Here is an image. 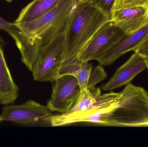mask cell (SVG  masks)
Listing matches in <instances>:
<instances>
[{
    "label": "cell",
    "instance_id": "obj_22",
    "mask_svg": "<svg viewBox=\"0 0 148 147\" xmlns=\"http://www.w3.org/2000/svg\"><path fill=\"white\" fill-rule=\"evenodd\" d=\"M5 1L8 2H11L12 1V0H5Z\"/></svg>",
    "mask_w": 148,
    "mask_h": 147
},
{
    "label": "cell",
    "instance_id": "obj_20",
    "mask_svg": "<svg viewBox=\"0 0 148 147\" xmlns=\"http://www.w3.org/2000/svg\"><path fill=\"white\" fill-rule=\"evenodd\" d=\"M146 61H147V69L148 70V58H146Z\"/></svg>",
    "mask_w": 148,
    "mask_h": 147
},
{
    "label": "cell",
    "instance_id": "obj_18",
    "mask_svg": "<svg viewBox=\"0 0 148 147\" xmlns=\"http://www.w3.org/2000/svg\"><path fill=\"white\" fill-rule=\"evenodd\" d=\"M134 51L136 52L144 58H148V33L136 46Z\"/></svg>",
    "mask_w": 148,
    "mask_h": 147
},
{
    "label": "cell",
    "instance_id": "obj_2",
    "mask_svg": "<svg viewBox=\"0 0 148 147\" xmlns=\"http://www.w3.org/2000/svg\"><path fill=\"white\" fill-rule=\"evenodd\" d=\"M65 25L53 28L36 37L38 50L32 70L39 82H50L60 76L65 55Z\"/></svg>",
    "mask_w": 148,
    "mask_h": 147
},
{
    "label": "cell",
    "instance_id": "obj_16",
    "mask_svg": "<svg viewBox=\"0 0 148 147\" xmlns=\"http://www.w3.org/2000/svg\"><path fill=\"white\" fill-rule=\"evenodd\" d=\"M147 1V0H116L112 11L125 8L146 7Z\"/></svg>",
    "mask_w": 148,
    "mask_h": 147
},
{
    "label": "cell",
    "instance_id": "obj_1",
    "mask_svg": "<svg viewBox=\"0 0 148 147\" xmlns=\"http://www.w3.org/2000/svg\"><path fill=\"white\" fill-rule=\"evenodd\" d=\"M110 20V16L91 3L78 1L72 9L65 24V51L62 66L79 61L77 56L86 44Z\"/></svg>",
    "mask_w": 148,
    "mask_h": 147
},
{
    "label": "cell",
    "instance_id": "obj_7",
    "mask_svg": "<svg viewBox=\"0 0 148 147\" xmlns=\"http://www.w3.org/2000/svg\"><path fill=\"white\" fill-rule=\"evenodd\" d=\"M111 20L126 35H130L148 25V9L145 7L115 9L111 13Z\"/></svg>",
    "mask_w": 148,
    "mask_h": 147
},
{
    "label": "cell",
    "instance_id": "obj_11",
    "mask_svg": "<svg viewBox=\"0 0 148 147\" xmlns=\"http://www.w3.org/2000/svg\"><path fill=\"white\" fill-rule=\"evenodd\" d=\"M60 1L34 0L22 9L14 23H23L35 20L54 7Z\"/></svg>",
    "mask_w": 148,
    "mask_h": 147
},
{
    "label": "cell",
    "instance_id": "obj_13",
    "mask_svg": "<svg viewBox=\"0 0 148 147\" xmlns=\"http://www.w3.org/2000/svg\"><path fill=\"white\" fill-rule=\"evenodd\" d=\"M101 92L100 88L95 87L81 91L75 104L68 113L89 109L96 102L97 97Z\"/></svg>",
    "mask_w": 148,
    "mask_h": 147
},
{
    "label": "cell",
    "instance_id": "obj_9",
    "mask_svg": "<svg viewBox=\"0 0 148 147\" xmlns=\"http://www.w3.org/2000/svg\"><path fill=\"white\" fill-rule=\"evenodd\" d=\"M148 33V25L133 34L126 35L97 60L99 65L102 66L110 65L123 55L129 52L134 51Z\"/></svg>",
    "mask_w": 148,
    "mask_h": 147
},
{
    "label": "cell",
    "instance_id": "obj_17",
    "mask_svg": "<svg viewBox=\"0 0 148 147\" xmlns=\"http://www.w3.org/2000/svg\"><path fill=\"white\" fill-rule=\"evenodd\" d=\"M116 0H93L91 3L102 12L111 17Z\"/></svg>",
    "mask_w": 148,
    "mask_h": 147
},
{
    "label": "cell",
    "instance_id": "obj_14",
    "mask_svg": "<svg viewBox=\"0 0 148 147\" xmlns=\"http://www.w3.org/2000/svg\"><path fill=\"white\" fill-rule=\"evenodd\" d=\"M93 67L88 62L85 61L82 63V66L75 77L78 82L81 91L87 89L88 81Z\"/></svg>",
    "mask_w": 148,
    "mask_h": 147
},
{
    "label": "cell",
    "instance_id": "obj_3",
    "mask_svg": "<svg viewBox=\"0 0 148 147\" xmlns=\"http://www.w3.org/2000/svg\"><path fill=\"white\" fill-rule=\"evenodd\" d=\"M53 114L47 106L34 100L20 105H5L0 114V122L9 121L24 126L40 125L49 122Z\"/></svg>",
    "mask_w": 148,
    "mask_h": 147
},
{
    "label": "cell",
    "instance_id": "obj_6",
    "mask_svg": "<svg viewBox=\"0 0 148 147\" xmlns=\"http://www.w3.org/2000/svg\"><path fill=\"white\" fill-rule=\"evenodd\" d=\"M53 89L47 106L52 112L68 113L81 91L78 82L73 76H59L52 81Z\"/></svg>",
    "mask_w": 148,
    "mask_h": 147
},
{
    "label": "cell",
    "instance_id": "obj_19",
    "mask_svg": "<svg viewBox=\"0 0 148 147\" xmlns=\"http://www.w3.org/2000/svg\"><path fill=\"white\" fill-rule=\"evenodd\" d=\"M93 0H79V1L82 2H90L93 1Z\"/></svg>",
    "mask_w": 148,
    "mask_h": 147
},
{
    "label": "cell",
    "instance_id": "obj_8",
    "mask_svg": "<svg viewBox=\"0 0 148 147\" xmlns=\"http://www.w3.org/2000/svg\"><path fill=\"white\" fill-rule=\"evenodd\" d=\"M147 68L146 58L134 52L128 60L116 70L110 79L103 85L102 89L109 91L126 85Z\"/></svg>",
    "mask_w": 148,
    "mask_h": 147
},
{
    "label": "cell",
    "instance_id": "obj_4",
    "mask_svg": "<svg viewBox=\"0 0 148 147\" xmlns=\"http://www.w3.org/2000/svg\"><path fill=\"white\" fill-rule=\"evenodd\" d=\"M126 35L111 20L104 24L86 44L77 56L83 62L101 58Z\"/></svg>",
    "mask_w": 148,
    "mask_h": 147
},
{
    "label": "cell",
    "instance_id": "obj_5",
    "mask_svg": "<svg viewBox=\"0 0 148 147\" xmlns=\"http://www.w3.org/2000/svg\"><path fill=\"white\" fill-rule=\"evenodd\" d=\"M78 1L60 0L54 7L38 18L16 24L26 34L37 37L50 28L65 25L72 9Z\"/></svg>",
    "mask_w": 148,
    "mask_h": 147
},
{
    "label": "cell",
    "instance_id": "obj_10",
    "mask_svg": "<svg viewBox=\"0 0 148 147\" xmlns=\"http://www.w3.org/2000/svg\"><path fill=\"white\" fill-rule=\"evenodd\" d=\"M18 90L5 60L0 36V104L5 106L14 103L18 98Z\"/></svg>",
    "mask_w": 148,
    "mask_h": 147
},
{
    "label": "cell",
    "instance_id": "obj_12",
    "mask_svg": "<svg viewBox=\"0 0 148 147\" xmlns=\"http://www.w3.org/2000/svg\"><path fill=\"white\" fill-rule=\"evenodd\" d=\"M0 30L8 33L14 39L21 56L26 53L30 41V37L23 33L14 22H9L0 16Z\"/></svg>",
    "mask_w": 148,
    "mask_h": 147
},
{
    "label": "cell",
    "instance_id": "obj_21",
    "mask_svg": "<svg viewBox=\"0 0 148 147\" xmlns=\"http://www.w3.org/2000/svg\"><path fill=\"white\" fill-rule=\"evenodd\" d=\"M146 7L148 9V0H147V4H146Z\"/></svg>",
    "mask_w": 148,
    "mask_h": 147
},
{
    "label": "cell",
    "instance_id": "obj_15",
    "mask_svg": "<svg viewBox=\"0 0 148 147\" xmlns=\"http://www.w3.org/2000/svg\"><path fill=\"white\" fill-rule=\"evenodd\" d=\"M107 74L102 66H96L92 68L88 81L87 89H90L95 87L98 83L107 78Z\"/></svg>",
    "mask_w": 148,
    "mask_h": 147
}]
</instances>
